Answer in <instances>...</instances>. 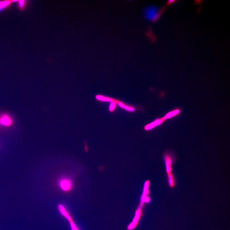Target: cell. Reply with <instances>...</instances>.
<instances>
[{"mask_svg": "<svg viewBox=\"0 0 230 230\" xmlns=\"http://www.w3.org/2000/svg\"><path fill=\"white\" fill-rule=\"evenodd\" d=\"M179 111H173L172 112L170 113H168L165 117V119H167L169 118L172 117V116H174L177 114L179 112Z\"/></svg>", "mask_w": 230, "mask_h": 230, "instance_id": "cell-11", "label": "cell"}, {"mask_svg": "<svg viewBox=\"0 0 230 230\" xmlns=\"http://www.w3.org/2000/svg\"><path fill=\"white\" fill-rule=\"evenodd\" d=\"M12 123V119L9 115L5 114L0 116V125L9 126L11 125Z\"/></svg>", "mask_w": 230, "mask_h": 230, "instance_id": "cell-4", "label": "cell"}, {"mask_svg": "<svg viewBox=\"0 0 230 230\" xmlns=\"http://www.w3.org/2000/svg\"><path fill=\"white\" fill-rule=\"evenodd\" d=\"M96 98L98 100L103 101H105L112 102V100L109 98H107L102 96L101 95H98L96 96Z\"/></svg>", "mask_w": 230, "mask_h": 230, "instance_id": "cell-10", "label": "cell"}, {"mask_svg": "<svg viewBox=\"0 0 230 230\" xmlns=\"http://www.w3.org/2000/svg\"><path fill=\"white\" fill-rule=\"evenodd\" d=\"M162 10H159L156 7H151L147 8L145 11V14L147 19L152 22L158 20L162 13Z\"/></svg>", "mask_w": 230, "mask_h": 230, "instance_id": "cell-1", "label": "cell"}, {"mask_svg": "<svg viewBox=\"0 0 230 230\" xmlns=\"http://www.w3.org/2000/svg\"><path fill=\"white\" fill-rule=\"evenodd\" d=\"M18 5L20 10H23L25 8L26 2L25 1H18Z\"/></svg>", "mask_w": 230, "mask_h": 230, "instance_id": "cell-9", "label": "cell"}, {"mask_svg": "<svg viewBox=\"0 0 230 230\" xmlns=\"http://www.w3.org/2000/svg\"><path fill=\"white\" fill-rule=\"evenodd\" d=\"M59 209H60L61 212L62 214H63V215L67 219H69V220H70V219H71L70 217L68 214L67 213L65 209L61 205L59 206Z\"/></svg>", "mask_w": 230, "mask_h": 230, "instance_id": "cell-8", "label": "cell"}, {"mask_svg": "<svg viewBox=\"0 0 230 230\" xmlns=\"http://www.w3.org/2000/svg\"><path fill=\"white\" fill-rule=\"evenodd\" d=\"M71 224L72 230H78L76 228V226L73 223H72V222H71Z\"/></svg>", "mask_w": 230, "mask_h": 230, "instance_id": "cell-13", "label": "cell"}, {"mask_svg": "<svg viewBox=\"0 0 230 230\" xmlns=\"http://www.w3.org/2000/svg\"><path fill=\"white\" fill-rule=\"evenodd\" d=\"M125 108L127 110L130 111H133L134 110V108L129 107L127 106H125Z\"/></svg>", "mask_w": 230, "mask_h": 230, "instance_id": "cell-14", "label": "cell"}, {"mask_svg": "<svg viewBox=\"0 0 230 230\" xmlns=\"http://www.w3.org/2000/svg\"><path fill=\"white\" fill-rule=\"evenodd\" d=\"M119 105L121 107H122L123 108H125V105H124L122 103H120L119 104Z\"/></svg>", "mask_w": 230, "mask_h": 230, "instance_id": "cell-15", "label": "cell"}, {"mask_svg": "<svg viewBox=\"0 0 230 230\" xmlns=\"http://www.w3.org/2000/svg\"><path fill=\"white\" fill-rule=\"evenodd\" d=\"M167 174L169 187L172 188L174 187L176 185V181L174 175L172 172Z\"/></svg>", "mask_w": 230, "mask_h": 230, "instance_id": "cell-5", "label": "cell"}, {"mask_svg": "<svg viewBox=\"0 0 230 230\" xmlns=\"http://www.w3.org/2000/svg\"><path fill=\"white\" fill-rule=\"evenodd\" d=\"M115 103L114 102H113L111 103L110 107V110L112 111L115 109Z\"/></svg>", "mask_w": 230, "mask_h": 230, "instance_id": "cell-12", "label": "cell"}, {"mask_svg": "<svg viewBox=\"0 0 230 230\" xmlns=\"http://www.w3.org/2000/svg\"><path fill=\"white\" fill-rule=\"evenodd\" d=\"M161 120H157L156 121H155L154 122L150 124L149 125L146 126L145 127V129L146 130H149L150 129L154 127H155L159 125V124H161Z\"/></svg>", "mask_w": 230, "mask_h": 230, "instance_id": "cell-7", "label": "cell"}, {"mask_svg": "<svg viewBox=\"0 0 230 230\" xmlns=\"http://www.w3.org/2000/svg\"><path fill=\"white\" fill-rule=\"evenodd\" d=\"M12 2L11 1H0V11L8 7Z\"/></svg>", "mask_w": 230, "mask_h": 230, "instance_id": "cell-6", "label": "cell"}, {"mask_svg": "<svg viewBox=\"0 0 230 230\" xmlns=\"http://www.w3.org/2000/svg\"><path fill=\"white\" fill-rule=\"evenodd\" d=\"M59 184L63 190L68 191L72 188V183L71 180L67 178H63L59 181Z\"/></svg>", "mask_w": 230, "mask_h": 230, "instance_id": "cell-3", "label": "cell"}, {"mask_svg": "<svg viewBox=\"0 0 230 230\" xmlns=\"http://www.w3.org/2000/svg\"><path fill=\"white\" fill-rule=\"evenodd\" d=\"M164 160L167 174L171 172L172 166L174 161V157L173 155L169 152L165 154L164 156Z\"/></svg>", "mask_w": 230, "mask_h": 230, "instance_id": "cell-2", "label": "cell"}]
</instances>
